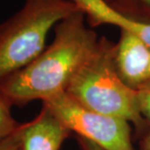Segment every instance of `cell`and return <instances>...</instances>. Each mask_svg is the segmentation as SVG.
<instances>
[{
	"mask_svg": "<svg viewBox=\"0 0 150 150\" xmlns=\"http://www.w3.org/2000/svg\"><path fill=\"white\" fill-rule=\"evenodd\" d=\"M114 46L106 37L70 82L66 92L90 110L127 120L144 133L149 124L139 110L138 91L127 86L116 71Z\"/></svg>",
	"mask_w": 150,
	"mask_h": 150,
	"instance_id": "cell-2",
	"label": "cell"
},
{
	"mask_svg": "<svg viewBox=\"0 0 150 150\" xmlns=\"http://www.w3.org/2000/svg\"><path fill=\"white\" fill-rule=\"evenodd\" d=\"M139 150H150V126L142 134L139 142Z\"/></svg>",
	"mask_w": 150,
	"mask_h": 150,
	"instance_id": "cell-13",
	"label": "cell"
},
{
	"mask_svg": "<svg viewBox=\"0 0 150 150\" xmlns=\"http://www.w3.org/2000/svg\"><path fill=\"white\" fill-rule=\"evenodd\" d=\"M114 63L120 79L133 90L139 91L150 82V47L138 37L120 30Z\"/></svg>",
	"mask_w": 150,
	"mask_h": 150,
	"instance_id": "cell-5",
	"label": "cell"
},
{
	"mask_svg": "<svg viewBox=\"0 0 150 150\" xmlns=\"http://www.w3.org/2000/svg\"><path fill=\"white\" fill-rule=\"evenodd\" d=\"M78 142L82 150H104L101 147H99L95 143L89 142L88 139L81 138V137H78Z\"/></svg>",
	"mask_w": 150,
	"mask_h": 150,
	"instance_id": "cell-12",
	"label": "cell"
},
{
	"mask_svg": "<svg viewBox=\"0 0 150 150\" xmlns=\"http://www.w3.org/2000/svg\"><path fill=\"white\" fill-rule=\"evenodd\" d=\"M70 132L104 150H134L130 122L85 108L62 92L43 102Z\"/></svg>",
	"mask_w": 150,
	"mask_h": 150,
	"instance_id": "cell-4",
	"label": "cell"
},
{
	"mask_svg": "<svg viewBox=\"0 0 150 150\" xmlns=\"http://www.w3.org/2000/svg\"><path fill=\"white\" fill-rule=\"evenodd\" d=\"M18 150H20V149H18Z\"/></svg>",
	"mask_w": 150,
	"mask_h": 150,
	"instance_id": "cell-14",
	"label": "cell"
},
{
	"mask_svg": "<svg viewBox=\"0 0 150 150\" xmlns=\"http://www.w3.org/2000/svg\"><path fill=\"white\" fill-rule=\"evenodd\" d=\"M11 105L0 95V143L9 138L21 126L13 117Z\"/></svg>",
	"mask_w": 150,
	"mask_h": 150,
	"instance_id": "cell-9",
	"label": "cell"
},
{
	"mask_svg": "<svg viewBox=\"0 0 150 150\" xmlns=\"http://www.w3.org/2000/svg\"><path fill=\"white\" fill-rule=\"evenodd\" d=\"M84 13L91 27L110 24L138 37L150 47V24L135 21L111 8L105 0H72Z\"/></svg>",
	"mask_w": 150,
	"mask_h": 150,
	"instance_id": "cell-7",
	"label": "cell"
},
{
	"mask_svg": "<svg viewBox=\"0 0 150 150\" xmlns=\"http://www.w3.org/2000/svg\"><path fill=\"white\" fill-rule=\"evenodd\" d=\"M138 100L140 113L150 126V82L138 91Z\"/></svg>",
	"mask_w": 150,
	"mask_h": 150,
	"instance_id": "cell-10",
	"label": "cell"
},
{
	"mask_svg": "<svg viewBox=\"0 0 150 150\" xmlns=\"http://www.w3.org/2000/svg\"><path fill=\"white\" fill-rule=\"evenodd\" d=\"M111 8L130 18L150 24V0H105Z\"/></svg>",
	"mask_w": 150,
	"mask_h": 150,
	"instance_id": "cell-8",
	"label": "cell"
},
{
	"mask_svg": "<svg viewBox=\"0 0 150 150\" xmlns=\"http://www.w3.org/2000/svg\"><path fill=\"white\" fill-rule=\"evenodd\" d=\"M79 10L72 0H25L20 11L0 23V81L37 58L50 29Z\"/></svg>",
	"mask_w": 150,
	"mask_h": 150,
	"instance_id": "cell-3",
	"label": "cell"
},
{
	"mask_svg": "<svg viewBox=\"0 0 150 150\" xmlns=\"http://www.w3.org/2000/svg\"><path fill=\"white\" fill-rule=\"evenodd\" d=\"M24 124H21L18 129L14 134L0 143V150H18L21 144L22 133H23Z\"/></svg>",
	"mask_w": 150,
	"mask_h": 150,
	"instance_id": "cell-11",
	"label": "cell"
},
{
	"mask_svg": "<svg viewBox=\"0 0 150 150\" xmlns=\"http://www.w3.org/2000/svg\"><path fill=\"white\" fill-rule=\"evenodd\" d=\"M71 132L49 108L25 123L20 150H59Z\"/></svg>",
	"mask_w": 150,
	"mask_h": 150,
	"instance_id": "cell-6",
	"label": "cell"
},
{
	"mask_svg": "<svg viewBox=\"0 0 150 150\" xmlns=\"http://www.w3.org/2000/svg\"><path fill=\"white\" fill-rule=\"evenodd\" d=\"M81 9L58 22L49 47L26 67L0 81V95L11 106L47 101L66 92L73 78L98 46Z\"/></svg>",
	"mask_w": 150,
	"mask_h": 150,
	"instance_id": "cell-1",
	"label": "cell"
}]
</instances>
